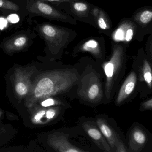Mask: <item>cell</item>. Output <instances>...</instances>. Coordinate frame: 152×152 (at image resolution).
I'll return each instance as SVG.
<instances>
[{"label":"cell","instance_id":"cell-25","mask_svg":"<svg viewBox=\"0 0 152 152\" xmlns=\"http://www.w3.org/2000/svg\"><path fill=\"white\" fill-rule=\"evenodd\" d=\"M43 1H48V2H55V3H63V2H68L71 1H75L77 0H41Z\"/></svg>","mask_w":152,"mask_h":152},{"label":"cell","instance_id":"cell-11","mask_svg":"<svg viewBox=\"0 0 152 152\" xmlns=\"http://www.w3.org/2000/svg\"><path fill=\"white\" fill-rule=\"evenodd\" d=\"M137 77L134 70L131 71L121 86L115 100V104L119 106L124 104L134 92L137 83Z\"/></svg>","mask_w":152,"mask_h":152},{"label":"cell","instance_id":"cell-2","mask_svg":"<svg viewBox=\"0 0 152 152\" xmlns=\"http://www.w3.org/2000/svg\"><path fill=\"white\" fill-rule=\"evenodd\" d=\"M126 47L124 43L113 42L110 59L103 62L102 64L105 77L103 101L105 103H110L112 101L124 75L127 61Z\"/></svg>","mask_w":152,"mask_h":152},{"label":"cell","instance_id":"cell-8","mask_svg":"<svg viewBox=\"0 0 152 152\" xmlns=\"http://www.w3.org/2000/svg\"><path fill=\"white\" fill-rule=\"evenodd\" d=\"M63 3L67 14L76 20L89 24L96 27V24L92 15L93 5L85 0H77Z\"/></svg>","mask_w":152,"mask_h":152},{"label":"cell","instance_id":"cell-26","mask_svg":"<svg viewBox=\"0 0 152 152\" xmlns=\"http://www.w3.org/2000/svg\"><path fill=\"white\" fill-rule=\"evenodd\" d=\"M1 111H0V117H1Z\"/></svg>","mask_w":152,"mask_h":152},{"label":"cell","instance_id":"cell-16","mask_svg":"<svg viewBox=\"0 0 152 152\" xmlns=\"http://www.w3.org/2000/svg\"><path fill=\"white\" fill-rule=\"evenodd\" d=\"M28 41L29 39L26 35L19 34L7 41L4 44V48L8 53L18 52L26 48Z\"/></svg>","mask_w":152,"mask_h":152},{"label":"cell","instance_id":"cell-4","mask_svg":"<svg viewBox=\"0 0 152 152\" xmlns=\"http://www.w3.org/2000/svg\"><path fill=\"white\" fill-rule=\"evenodd\" d=\"M77 85V95L84 102L94 105L103 102L104 91L100 75L92 64L85 67Z\"/></svg>","mask_w":152,"mask_h":152},{"label":"cell","instance_id":"cell-6","mask_svg":"<svg viewBox=\"0 0 152 152\" xmlns=\"http://www.w3.org/2000/svg\"><path fill=\"white\" fill-rule=\"evenodd\" d=\"M26 9L32 14L50 20L67 23L73 25L77 24V21L72 17L58 10L41 0H31L27 4Z\"/></svg>","mask_w":152,"mask_h":152},{"label":"cell","instance_id":"cell-22","mask_svg":"<svg viewBox=\"0 0 152 152\" xmlns=\"http://www.w3.org/2000/svg\"><path fill=\"white\" fill-rule=\"evenodd\" d=\"M152 35H150L149 39H148L147 43L146 45V54L150 62H152Z\"/></svg>","mask_w":152,"mask_h":152},{"label":"cell","instance_id":"cell-1","mask_svg":"<svg viewBox=\"0 0 152 152\" xmlns=\"http://www.w3.org/2000/svg\"><path fill=\"white\" fill-rule=\"evenodd\" d=\"M80 77L79 71L72 66L42 73L32 83L26 97V107H32L39 100L70 91L77 85Z\"/></svg>","mask_w":152,"mask_h":152},{"label":"cell","instance_id":"cell-5","mask_svg":"<svg viewBox=\"0 0 152 152\" xmlns=\"http://www.w3.org/2000/svg\"><path fill=\"white\" fill-rule=\"evenodd\" d=\"M145 30L132 18H124L120 22L110 35L113 42H121L126 45L135 40L142 41L144 36L148 33Z\"/></svg>","mask_w":152,"mask_h":152},{"label":"cell","instance_id":"cell-19","mask_svg":"<svg viewBox=\"0 0 152 152\" xmlns=\"http://www.w3.org/2000/svg\"><path fill=\"white\" fill-rule=\"evenodd\" d=\"M0 8L12 11H18L19 7L16 4L9 0H0Z\"/></svg>","mask_w":152,"mask_h":152},{"label":"cell","instance_id":"cell-7","mask_svg":"<svg viewBox=\"0 0 152 152\" xmlns=\"http://www.w3.org/2000/svg\"><path fill=\"white\" fill-rule=\"evenodd\" d=\"M88 52L90 53L98 63H102L105 60V42L102 36H94L83 39L77 44L72 53L75 56L79 53Z\"/></svg>","mask_w":152,"mask_h":152},{"label":"cell","instance_id":"cell-20","mask_svg":"<svg viewBox=\"0 0 152 152\" xmlns=\"http://www.w3.org/2000/svg\"><path fill=\"white\" fill-rule=\"evenodd\" d=\"M41 104L43 107H49L63 105L64 103L59 100L49 97L44 99V100L42 102Z\"/></svg>","mask_w":152,"mask_h":152},{"label":"cell","instance_id":"cell-9","mask_svg":"<svg viewBox=\"0 0 152 152\" xmlns=\"http://www.w3.org/2000/svg\"><path fill=\"white\" fill-rule=\"evenodd\" d=\"M132 67L137 74V82L144 83L151 91L152 87V62L149 61L143 49H140Z\"/></svg>","mask_w":152,"mask_h":152},{"label":"cell","instance_id":"cell-17","mask_svg":"<svg viewBox=\"0 0 152 152\" xmlns=\"http://www.w3.org/2000/svg\"><path fill=\"white\" fill-rule=\"evenodd\" d=\"M132 20L143 29H147L152 20V9L150 7H145L138 10L133 15Z\"/></svg>","mask_w":152,"mask_h":152},{"label":"cell","instance_id":"cell-21","mask_svg":"<svg viewBox=\"0 0 152 152\" xmlns=\"http://www.w3.org/2000/svg\"><path fill=\"white\" fill-rule=\"evenodd\" d=\"M46 111L47 109L45 108H40L38 109L33 115L32 119L33 122L34 123H39L42 118L45 116Z\"/></svg>","mask_w":152,"mask_h":152},{"label":"cell","instance_id":"cell-12","mask_svg":"<svg viewBox=\"0 0 152 152\" xmlns=\"http://www.w3.org/2000/svg\"><path fill=\"white\" fill-rule=\"evenodd\" d=\"M82 126L99 148L104 152H112L110 145L96 123L91 121H86L83 123Z\"/></svg>","mask_w":152,"mask_h":152},{"label":"cell","instance_id":"cell-15","mask_svg":"<svg viewBox=\"0 0 152 152\" xmlns=\"http://www.w3.org/2000/svg\"><path fill=\"white\" fill-rule=\"evenodd\" d=\"M96 124L106 140L111 149H113L112 151H115L116 142L121 139L120 136L104 118L98 117L96 121Z\"/></svg>","mask_w":152,"mask_h":152},{"label":"cell","instance_id":"cell-10","mask_svg":"<svg viewBox=\"0 0 152 152\" xmlns=\"http://www.w3.org/2000/svg\"><path fill=\"white\" fill-rule=\"evenodd\" d=\"M34 71L33 68H30L29 70L22 68L16 69L14 77L15 89L19 98L27 96L31 91L32 85L31 77Z\"/></svg>","mask_w":152,"mask_h":152},{"label":"cell","instance_id":"cell-18","mask_svg":"<svg viewBox=\"0 0 152 152\" xmlns=\"http://www.w3.org/2000/svg\"><path fill=\"white\" fill-rule=\"evenodd\" d=\"M96 28L106 35H110L112 32V23L110 18L104 10L99 9V12L95 18Z\"/></svg>","mask_w":152,"mask_h":152},{"label":"cell","instance_id":"cell-23","mask_svg":"<svg viewBox=\"0 0 152 152\" xmlns=\"http://www.w3.org/2000/svg\"><path fill=\"white\" fill-rule=\"evenodd\" d=\"M152 99L145 100L142 102L140 105V110L141 111H146V110H152Z\"/></svg>","mask_w":152,"mask_h":152},{"label":"cell","instance_id":"cell-13","mask_svg":"<svg viewBox=\"0 0 152 152\" xmlns=\"http://www.w3.org/2000/svg\"><path fill=\"white\" fill-rule=\"evenodd\" d=\"M49 142L50 145L58 152H88L71 144L68 140V135L64 133H56L53 134L50 136Z\"/></svg>","mask_w":152,"mask_h":152},{"label":"cell","instance_id":"cell-24","mask_svg":"<svg viewBox=\"0 0 152 152\" xmlns=\"http://www.w3.org/2000/svg\"><path fill=\"white\" fill-rule=\"evenodd\" d=\"M128 150L126 148L125 145L124 144L121 140L120 139L116 142L115 145V152H127Z\"/></svg>","mask_w":152,"mask_h":152},{"label":"cell","instance_id":"cell-14","mask_svg":"<svg viewBox=\"0 0 152 152\" xmlns=\"http://www.w3.org/2000/svg\"><path fill=\"white\" fill-rule=\"evenodd\" d=\"M148 137L145 130L139 126L132 127L129 137V147L131 152H140L147 142Z\"/></svg>","mask_w":152,"mask_h":152},{"label":"cell","instance_id":"cell-3","mask_svg":"<svg viewBox=\"0 0 152 152\" xmlns=\"http://www.w3.org/2000/svg\"><path fill=\"white\" fill-rule=\"evenodd\" d=\"M39 32L44 39L52 55L60 57L78 36L75 31L62 26L43 23L38 27Z\"/></svg>","mask_w":152,"mask_h":152}]
</instances>
